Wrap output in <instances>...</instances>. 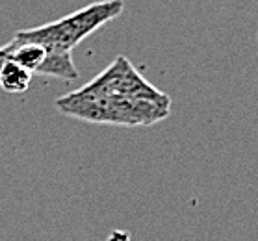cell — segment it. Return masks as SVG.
<instances>
[{
  "mask_svg": "<svg viewBox=\"0 0 258 241\" xmlns=\"http://www.w3.org/2000/svg\"><path fill=\"white\" fill-rule=\"evenodd\" d=\"M56 108L67 117L95 124L151 126L171 113V100L134 99L115 91L97 89L86 84L56 100Z\"/></svg>",
  "mask_w": 258,
  "mask_h": 241,
  "instance_id": "6da1fadb",
  "label": "cell"
},
{
  "mask_svg": "<svg viewBox=\"0 0 258 241\" xmlns=\"http://www.w3.org/2000/svg\"><path fill=\"white\" fill-rule=\"evenodd\" d=\"M124 10L123 0H100L86 8L69 13L52 23L19 30L13 41L37 43L47 52H73L77 45L89 37L93 32L112 23Z\"/></svg>",
  "mask_w": 258,
  "mask_h": 241,
  "instance_id": "7a4b0ae2",
  "label": "cell"
},
{
  "mask_svg": "<svg viewBox=\"0 0 258 241\" xmlns=\"http://www.w3.org/2000/svg\"><path fill=\"white\" fill-rule=\"evenodd\" d=\"M37 74L50 78H59V80H75L78 78V69L73 61V52H47L45 61L39 67Z\"/></svg>",
  "mask_w": 258,
  "mask_h": 241,
  "instance_id": "3957f363",
  "label": "cell"
},
{
  "mask_svg": "<svg viewBox=\"0 0 258 241\" xmlns=\"http://www.w3.org/2000/svg\"><path fill=\"white\" fill-rule=\"evenodd\" d=\"M13 41V39H12ZM45 56H47V50L37 45V43H19L13 41V50L10 59L19 63L21 67H24L26 71H30L32 74H37L39 67L45 61Z\"/></svg>",
  "mask_w": 258,
  "mask_h": 241,
  "instance_id": "277c9868",
  "label": "cell"
},
{
  "mask_svg": "<svg viewBox=\"0 0 258 241\" xmlns=\"http://www.w3.org/2000/svg\"><path fill=\"white\" fill-rule=\"evenodd\" d=\"M32 72L26 71L19 63L8 59L4 69L0 72V88L6 93H24L32 84Z\"/></svg>",
  "mask_w": 258,
  "mask_h": 241,
  "instance_id": "5b68a950",
  "label": "cell"
},
{
  "mask_svg": "<svg viewBox=\"0 0 258 241\" xmlns=\"http://www.w3.org/2000/svg\"><path fill=\"white\" fill-rule=\"evenodd\" d=\"M12 50H13V41H10L0 47V72H2V69H4L6 61L10 59V56H12Z\"/></svg>",
  "mask_w": 258,
  "mask_h": 241,
  "instance_id": "8992f818",
  "label": "cell"
}]
</instances>
